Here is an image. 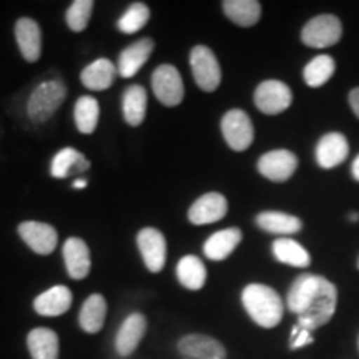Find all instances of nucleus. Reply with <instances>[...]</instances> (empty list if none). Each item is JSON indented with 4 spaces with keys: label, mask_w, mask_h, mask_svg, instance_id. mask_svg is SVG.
Masks as SVG:
<instances>
[{
    "label": "nucleus",
    "mask_w": 359,
    "mask_h": 359,
    "mask_svg": "<svg viewBox=\"0 0 359 359\" xmlns=\"http://www.w3.org/2000/svg\"><path fill=\"white\" fill-rule=\"evenodd\" d=\"M107 299L102 294H90L82 304L79 314V325L85 333L95 334L105 325Z\"/></svg>",
    "instance_id": "obj_24"
},
{
    "label": "nucleus",
    "mask_w": 359,
    "mask_h": 359,
    "mask_svg": "<svg viewBox=\"0 0 359 359\" xmlns=\"http://www.w3.org/2000/svg\"><path fill=\"white\" fill-rule=\"evenodd\" d=\"M293 103V93L285 82L266 80L255 90V105L264 115H278L288 110Z\"/></svg>",
    "instance_id": "obj_8"
},
{
    "label": "nucleus",
    "mask_w": 359,
    "mask_h": 359,
    "mask_svg": "<svg viewBox=\"0 0 359 359\" xmlns=\"http://www.w3.org/2000/svg\"><path fill=\"white\" fill-rule=\"evenodd\" d=\"M17 230H19V235L25 241V245L34 253L47 257L57 248L58 233L52 224L42 222H24L19 224Z\"/></svg>",
    "instance_id": "obj_10"
},
{
    "label": "nucleus",
    "mask_w": 359,
    "mask_h": 359,
    "mask_svg": "<svg viewBox=\"0 0 359 359\" xmlns=\"http://www.w3.org/2000/svg\"><path fill=\"white\" fill-rule=\"evenodd\" d=\"M64 262L72 280H83L90 273V250L82 238L72 236L64 243Z\"/></svg>",
    "instance_id": "obj_18"
},
{
    "label": "nucleus",
    "mask_w": 359,
    "mask_h": 359,
    "mask_svg": "<svg viewBox=\"0 0 359 359\" xmlns=\"http://www.w3.org/2000/svg\"><path fill=\"white\" fill-rule=\"evenodd\" d=\"M222 133L228 147L235 151L248 150L253 143L255 128L248 114L240 109L226 111L222 118Z\"/></svg>",
    "instance_id": "obj_7"
},
{
    "label": "nucleus",
    "mask_w": 359,
    "mask_h": 359,
    "mask_svg": "<svg viewBox=\"0 0 359 359\" xmlns=\"http://www.w3.org/2000/svg\"><path fill=\"white\" fill-rule=\"evenodd\" d=\"M67 97V87L60 80H47L40 83L37 88L30 93L27 102V114L29 118L35 123L48 122L55 111L60 109Z\"/></svg>",
    "instance_id": "obj_3"
},
{
    "label": "nucleus",
    "mask_w": 359,
    "mask_h": 359,
    "mask_svg": "<svg viewBox=\"0 0 359 359\" xmlns=\"http://www.w3.org/2000/svg\"><path fill=\"white\" fill-rule=\"evenodd\" d=\"M313 331H308L304 330V327H302L299 330V333L294 336V338H291V344H290V349L291 351H296V349H302L304 346H308V344H313Z\"/></svg>",
    "instance_id": "obj_34"
},
{
    "label": "nucleus",
    "mask_w": 359,
    "mask_h": 359,
    "mask_svg": "<svg viewBox=\"0 0 359 359\" xmlns=\"http://www.w3.org/2000/svg\"><path fill=\"white\" fill-rule=\"evenodd\" d=\"M90 161L83 154L75 148H64L53 156L50 173L53 178H69L74 175H82L88 172Z\"/></svg>",
    "instance_id": "obj_23"
},
{
    "label": "nucleus",
    "mask_w": 359,
    "mask_h": 359,
    "mask_svg": "<svg viewBox=\"0 0 359 359\" xmlns=\"http://www.w3.org/2000/svg\"><path fill=\"white\" fill-rule=\"evenodd\" d=\"M151 88H154L155 97L165 107H177L185 97L182 75H180L177 67L170 64L156 67L154 75H151Z\"/></svg>",
    "instance_id": "obj_6"
},
{
    "label": "nucleus",
    "mask_w": 359,
    "mask_h": 359,
    "mask_svg": "<svg viewBox=\"0 0 359 359\" xmlns=\"http://www.w3.org/2000/svg\"><path fill=\"white\" fill-rule=\"evenodd\" d=\"M296 168H298V158L290 150H271L258 160V172L269 182H286L293 177Z\"/></svg>",
    "instance_id": "obj_11"
},
{
    "label": "nucleus",
    "mask_w": 359,
    "mask_h": 359,
    "mask_svg": "<svg viewBox=\"0 0 359 359\" xmlns=\"http://www.w3.org/2000/svg\"><path fill=\"white\" fill-rule=\"evenodd\" d=\"M27 348L32 359H58L60 341L58 334L48 327H34L27 336Z\"/></svg>",
    "instance_id": "obj_21"
},
{
    "label": "nucleus",
    "mask_w": 359,
    "mask_h": 359,
    "mask_svg": "<svg viewBox=\"0 0 359 359\" xmlns=\"http://www.w3.org/2000/svg\"><path fill=\"white\" fill-rule=\"evenodd\" d=\"M351 173H353L354 180H356V182H359V155H358L356 158H354V161H353V165H351Z\"/></svg>",
    "instance_id": "obj_36"
},
{
    "label": "nucleus",
    "mask_w": 359,
    "mask_h": 359,
    "mask_svg": "<svg viewBox=\"0 0 359 359\" xmlns=\"http://www.w3.org/2000/svg\"><path fill=\"white\" fill-rule=\"evenodd\" d=\"M98 116H100V105L97 98L93 97H80L74 109V118L79 132L83 135H90L95 132L98 125Z\"/></svg>",
    "instance_id": "obj_30"
},
{
    "label": "nucleus",
    "mask_w": 359,
    "mask_h": 359,
    "mask_svg": "<svg viewBox=\"0 0 359 359\" xmlns=\"http://www.w3.org/2000/svg\"><path fill=\"white\" fill-rule=\"evenodd\" d=\"M72 291L64 285L52 286L50 290L43 291L34 299V309L40 316L55 318L65 314L72 306Z\"/></svg>",
    "instance_id": "obj_19"
},
{
    "label": "nucleus",
    "mask_w": 359,
    "mask_h": 359,
    "mask_svg": "<svg viewBox=\"0 0 359 359\" xmlns=\"http://www.w3.org/2000/svg\"><path fill=\"white\" fill-rule=\"evenodd\" d=\"M349 105H351L354 115L359 118V87L349 92Z\"/></svg>",
    "instance_id": "obj_35"
},
{
    "label": "nucleus",
    "mask_w": 359,
    "mask_h": 359,
    "mask_svg": "<svg viewBox=\"0 0 359 359\" xmlns=\"http://www.w3.org/2000/svg\"><path fill=\"white\" fill-rule=\"evenodd\" d=\"M349 219H351V222H359V213H351L349 215Z\"/></svg>",
    "instance_id": "obj_38"
},
{
    "label": "nucleus",
    "mask_w": 359,
    "mask_h": 359,
    "mask_svg": "<svg viewBox=\"0 0 359 359\" xmlns=\"http://www.w3.org/2000/svg\"><path fill=\"white\" fill-rule=\"evenodd\" d=\"M258 228L273 235H293L303 228L302 219L283 212H263L257 217Z\"/></svg>",
    "instance_id": "obj_27"
},
{
    "label": "nucleus",
    "mask_w": 359,
    "mask_h": 359,
    "mask_svg": "<svg viewBox=\"0 0 359 359\" xmlns=\"http://www.w3.org/2000/svg\"><path fill=\"white\" fill-rule=\"evenodd\" d=\"M115 65L111 64L109 58H97L95 62L85 67L80 74L83 87L93 92H102V90H109L114 85L116 79Z\"/></svg>",
    "instance_id": "obj_22"
},
{
    "label": "nucleus",
    "mask_w": 359,
    "mask_h": 359,
    "mask_svg": "<svg viewBox=\"0 0 359 359\" xmlns=\"http://www.w3.org/2000/svg\"><path fill=\"white\" fill-rule=\"evenodd\" d=\"M150 20V8L147 4L143 2H135L130 6L118 22H116V29L122 34L132 35L140 32Z\"/></svg>",
    "instance_id": "obj_32"
},
{
    "label": "nucleus",
    "mask_w": 359,
    "mask_h": 359,
    "mask_svg": "<svg viewBox=\"0 0 359 359\" xmlns=\"http://www.w3.org/2000/svg\"><path fill=\"white\" fill-rule=\"evenodd\" d=\"M241 240H243V233H241L240 228H226V230L213 233L205 241V257L213 259V262H223L236 250Z\"/></svg>",
    "instance_id": "obj_20"
},
{
    "label": "nucleus",
    "mask_w": 359,
    "mask_h": 359,
    "mask_svg": "<svg viewBox=\"0 0 359 359\" xmlns=\"http://www.w3.org/2000/svg\"><path fill=\"white\" fill-rule=\"evenodd\" d=\"M93 6L95 4L92 0H75L65 13V20L69 29L74 30V32H83L87 29L90 17H92Z\"/></svg>",
    "instance_id": "obj_33"
},
{
    "label": "nucleus",
    "mask_w": 359,
    "mask_h": 359,
    "mask_svg": "<svg viewBox=\"0 0 359 359\" xmlns=\"http://www.w3.org/2000/svg\"><path fill=\"white\" fill-rule=\"evenodd\" d=\"M137 245L148 271L160 273L167 262V240L156 228H143L138 231Z\"/></svg>",
    "instance_id": "obj_9"
},
{
    "label": "nucleus",
    "mask_w": 359,
    "mask_h": 359,
    "mask_svg": "<svg viewBox=\"0 0 359 359\" xmlns=\"http://www.w3.org/2000/svg\"><path fill=\"white\" fill-rule=\"evenodd\" d=\"M291 313L298 316V325L308 331L325 326L334 316L338 306V290L325 276L304 273L291 285L286 296Z\"/></svg>",
    "instance_id": "obj_1"
},
{
    "label": "nucleus",
    "mask_w": 359,
    "mask_h": 359,
    "mask_svg": "<svg viewBox=\"0 0 359 359\" xmlns=\"http://www.w3.org/2000/svg\"><path fill=\"white\" fill-rule=\"evenodd\" d=\"M224 15L240 27H253L262 17V4L257 0H224Z\"/></svg>",
    "instance_id": "obj_25"
},
{
    "label": "nucleus",
    "mask_w": 359,
    "mask_h": 359,
    "mask_svg": "<svg viewBox=\"0 0 359 359\" xmlns=\"http://www.w3.org/2000/svg\"><path fill=\"white\" fill-rule=\"evenodd\" d=\"M177 278L190 291H198L206 283V268L203 262L195 255H188L177 264Z\"/></svg>",
    "instance_id": "obj_29"
},
{
    "label": "nucleus",
    "mask_w": 359,
    "mask_h": 359,
    "mask_svg": "<svg viewBox=\"0 0 359 359\" xmlns=\"http://www.w3.org/2000/svg\"><path fill=\"white\" fill-rule=\"evenodd\" d=\"M228 201L222 193L210 191L201 195L188 210V219L193 224H210L217 223L226 217Z\"/></svg>",
    "instance_id": "obj_13"
},
{
    "label": "nucleus",
    "mask_w": 359,
    "mask_h": 359,
    "mask_svg": "<svg viewBox=\"0 0 359 359\" xmlns=\"http://www.w3.org/2000/svg\"><path fill=\"white\" fill-rule=\"evenodd\" d=\"M177 348L185 359H226V349L212 336L191 333L178 339Z\"/></svg>",
    "instance_id": "obj_12"
},
{
    "label": "nucleus",
    "mask_w": 359,
    "mask_h": 359,
    "mask_svg": "<svg viewBox=\"0 0 359 359\" xmlns=\"http://www.w3.org/2000/svg\"><path fill=\"white\" fill-rule=\"evenodd\" d=\"M343 35V25L336 15L313 17L302 30V40L304 45L311 48H326L338 43Z\"/></svg>",
    "instance_id": "obj_5"
},
{
    "label": "nucleus",
    "mask_w": 359,
    "mask_h": 359,
    "mask_svg": "<svg viewBox=\"0 0 359 359\" xmlns=\"http://www.w3.org/2000/svg\"><path fill=\"white\" fill-rule=\"evenodd\" d=\"M15 40L22 57L29 64H35L42 55V30L40 25L30 17H20L15 22Z\"/></svg>",
    "instance_id": "obj_14"
},
{
    "label": "nucleus",
    "mask_w": 359,
    "mask_h": 359,
    "mask_svg": "<svg viewBox=\"0 0 359 359\" xmlns=\"http://www.w3.org/2000/svg\"><path fill=\"white\" fill-rule=\"evenodd\" d=\"M241 303L251 320L266 330L278 326L283 320L285 304H283L281 296L266 285L253 283V285L245 286L241 293Z\"/></svg>",
    "instance_id": "obj_2"
},
{
    "label": "nucleus",
    "mask_w": 359,
    "mask_h": 359,
    "mask_svg": "<svg viewBox=\"0 0 359 359\" xmlns=\"http://www.w3.org/2000/svg\"><path fill=\"white\" fill-rule=\"evenodd\" d=\"M349 145L344 135L338 132L326 133L316 147V161L321 168L331 170L348 158Z\"/></svg>",
    "instance_id": "obj_17"
},
{
    "label": "nucleus",
    "mask_w": 359,
    "mask_h": 359,
    "mask_svg": "<svg viewBox=\"0 0 359 359\" xmlns=\"http://www.w3.org/2000/svg\"><path fill=\"white\" fill-rule=\"evenodd\" d=\"M147 333V318L142 313H132L120 326L115 336V349L120 356H130L138 348Z\"/></svg>",
    "instance_id": "obj_16"
},
{
    "label": "nucleus",
    "mask_w": 359,
    "mask_h": 359,
    "mask_svg": "<svg viewBox=\"0 0 359 359\" xmlns=\"http://www.w3.org/2000/svg\"><path fill=\"white\" fill-rule=\"evenodd\" d=\"M273 246V255L280 263L290 264L294 268H308L311 264V257L304 246L291 238H278Z\"/></svg>",
    "instance_id": "obj_28"
},
{
    "label": "nucleus",
    "mask_w": 359,
    "mask_h": 359,
    "mask_svg": "<svg viewBox=\"0 0 359 359\" xmlns=\"http://www.w3.org/2000/svg\"><path fill=\"white\" fill-rule=\"evenodd\" d=\"M193 79L203 92H215L222 83V67L213 50L206 45H195L190 52Z\"/></svg>",
    "instance_id": "obj_4"
},
{
    "label": "nucleus",
    "mask_w": 359,
    "mask_h": 359,
    "mask_svg": "<svg viewBox=\"0 0 359 359\" xmlns=\"http://www.w3.org/2000/svg\"><path fill=\"white\" fill-rule=\"evenodd\" d=\"M155 50V42L150 37H143L132 45H128L118 55V74L123 79H132L138 70L147 64Z\"/></svg>",
    "instance_id": "obj_15"
},
{
    "label": "nucleus",
    "mask_w": 359,
    "mask_h": 359,
    "mask_svg": "<svg viewBox=\"0 0 359 359\" xmlns=\"http://www.w3.org/2000/svg\"><path fill=\"white\" fill-rule=\"evenodd\" d=\"M147 90L142 85H130L123 92V118L130 127H138L147 115Z\"/></svg>",
    "instance_id": "obj_26"
},
{
    "label": "nucleus",
    "mask_w": 359,
    "mask_h": 359,
    "mask_svg": "<svg viewBox=\"0 0 359 359\" xmlns=\"http://www.w3.org/2000/svg\"><path fill=\"white\" fill-rule=\"evenodd\" d=\"M334 70H336V64L333 57L318 55L314 57L306 67H304L303 79L308 87L318 88V87H323L326 82H330L331 77L334 75Z\"/></svg>",
    "instance_id": "obj_31"
},
{
    "label": "nucleus",
    "mask_w": 359,
    "mask_h": 359,
    "mask_svg": "<svg viewBox=\"0 0 359 359\" xmlns=\"http://www.w3.org/2000/svg\"><path fill=\"white\" fill-rule=\"evenodd\" d=\"M87 185H88V183H87V180H83V178H79V180H75V182H74V185H72V187H74V188H77V190H82V188H87Z\"/></svg>",
    "instance_id": "obj_37"
},
{
    "label": "nucleus",
    "mask_w": 359,
    "mask_h": 359,
    "mask_svg": "<svg viewBox=\"0 0 359 359\" xmlns=\"http://www.w3.org/2000/svg\"><path fill=\"white\" fill-rule=\"evenodd\" d=\"M358 344H359V343H358Z\"/></svg>",
    "instance_id": "obj_39"
}]
</instances>
